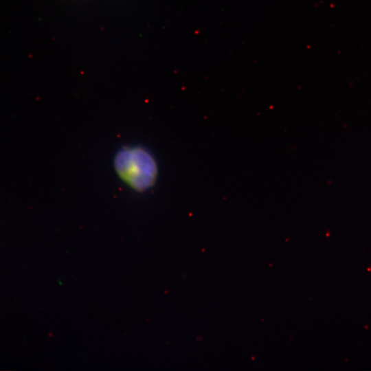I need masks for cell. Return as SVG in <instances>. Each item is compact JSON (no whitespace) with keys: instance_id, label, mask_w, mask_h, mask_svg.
Returning a JSON list of instances; mask_svg holds the SVG:
<instances>
[{"instance_id":"cell-1","label":"cell","mask_w":371,"mask_h":371,"mask_svg":"<svg viewBox=\"0 0 371 371\" xmlns=\"http://www.w3.org/2000/svg\"><path fill=\"white\" fill-rule=\"evenodd\" d=\"M113 166L120 179L135 191H146L156 181L157 163L150 152L144 147L122 148L115 155Z\"/></svg>"}]
</instances>
